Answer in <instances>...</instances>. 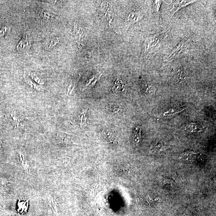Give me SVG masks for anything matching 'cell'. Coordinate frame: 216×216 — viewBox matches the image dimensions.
I'll return each mask as SVG.
<instances>
[{
  "label": "cell",
  "mask_w": 216,
  "mask_h": 216,
  "mask_svg": "<svg viewBox=\"0 0 216 216\" xmlns=\"http://www.w3.org/2000/svg\"><path fill=\"white\" fill-rule=\"evenodd\" d=\"M81 28L80 27H77V24H74V35L75 37V39L78 44H81L82 41L81 38H83V31H82Z\"/></svg>",
  "instance_id": "9c48e42d"
},
{
  "label": "cell",
  "mask_w": 216,
  "mask_h": 216,
  "mask_svg": "<svg viewBox=\"0 0 216 216\" xmlns=\"http://www.w3.org/2000/svg\"><path fill=\"white\" fill-rule=\"evenodd\" d=\"M2 141L0 140V151L2 150Z\"/></svg>",
  "instance_id": "603a6c76"
},
{
  "label": "cell",
  "mask_w": 216,
  "mask_h": 216,
  "mask_svg": "<svg viewBox=\"0 0 216 216\" xmlns=\"http://www.w3.org/2000/svg\"><path fill=\"white\" fill-rule=\"evenodd\" d=\"M167 34V33H158L153 35L151 38L146 41V51L148 52H154L155 49L160 47V42L164 40V36Z\"/></svg>",
  "instance_id": "6da1fadb"
},
{
  "label": "cell",
  "mask_w": 216,
  "mask_h": 216,
  "mask_svg": "<svg viewBox=\"0 0 216 216\" xmlns=\"http://www.w3.org/2000/svg\"><path fill=\"white\" fill-rule=\"evenodd\" d=\"M87 109L83 110L79 114V118L80 121V125L81 127L85 126L87 123Z\"/></svg>",
  "instance_id": "8fae6325"
},
{
  "label": "cell",
  "mask_w": 216,
  "mask_h": 216,
  "mask_svg": "<svg viewBox=\"0 0 216 216\" xmlns=\"http://www.w3.org/2000/svg\"><path fill=\"white\" fill-rule=\"evenodd\" d=\"M11 28V25L9 24L0 25V37L5 36L6 34L9 33Z\"/></svg>",
  "instance_id": "5bb4252c"
},
{
  "label": "cell",
  "mask_w": 216,
  "mask_h": 216,
  "mask_svg": "<svg viewBox=\"0 0 216 216\" xmlns=\"http://www.w3.org/2000/svg\"><path fill=\"white\" fill-rule=\"evenodd\" d=\"M31 40L27 35L24 36L17 45V49L19 52L28 51L31 47Z\"/></svg>",
  "instance_id": "7a4b0ae2"
},
{
  "label": "cell",
  "mask_w": 216,
  "mask_h": 216,
  "mask_svg": "<svg viewBox=\"0 0 216 216\" xmlns=\"http://www.w3.org/2000/svg\"><path fill=\"white\" fill-rule=\"evenodd\" d=\"M103 134L105 138L109 142H113L115 141V137L114 134L109 130H104L103 132Z\"/></svg>",
  "instance_id": "30bf717a"
},
{
  "label": "cell",
  "mask_w": 216,
  "mask_h": 216,
  "mask_svg": "<svg viewBox=\"0 0 216 216\" xmlns=\"http://www.w3.org/2000/svg\"><path fill=\"white\" fill-rule=\"evenodd\" d=\"M11 117H12L13 121L14 123H15V127L19 126V123H20V120H19V118L15 116V113L13 110L12 113L11 114Z\"/></svg>",
  "instance_id": "d6986e66"
},
{
  "label": "cell",
  "mask_w": 216,
  "mask_h": 216,
  "mask_svg": "<svg viewBox=\"0 0 216 216\" xmlns=\"http://www.w3.org/2000/svg\"><path fill=\"white\" fill-rule=\"evenodd\" d=\"M173 7L172 8L171 10V11L170 15L171 16V18H172L174 15L175 13L177 12L180 9L185 7L188 5L193 3V2H195V1H173Z\"/></svg>",
  "instance_id": "3957f363"
},
{
  "label": "cell",
  "mask_w": 216,
  "mask_h": 216,
  "mask_svg": "<svg viewBox=\"0 0 216 216\" xmlns=\"http://www.w3.org/2000/svg\"><path fill=\"white\" fill-rule=\"evenodd\" d=\"M162 146H163V144L160 142H158L153 146V150L154 151L158 152L160 150Z\"/></svg>",
  "instance_id": "ffe728a7"
},
{
  "label": "cell",
  "mask_w": 216,
  "mask_h": 216,
  "mask_svg": "<svg viewBox=\"0 0 216 216\" xmlns=\"http://www.w3.org/2000/svg\"><path fill=\"white\" fill-rule=\"evenodd\" d=\"M59 42L57 38H49L45 43V47L46 49H50L52 48Z\"/></svg>",
  "instance_id": "4fadbf2b"
},
{
  "label": "cell",
  "mask_w": 216,
  "mask_h": 216,
  "mask_svg": "<svg viewBox=\"0 0 216 216\" xmlns=\"http://www.w3.org/2000/svg\"><path fill=\"white\" fill-rule=\"evenodd\" d=\"M203 125L199 123H191L186 127V130L189 132H193V133L201 132L203 129Z\"/></svg>",
  "instance_id": "8992f818"
},
{
  "label": "cell",
  "mask_w": 216,
  "mask_h": 216,
  "mask_svg": "<svg viewBox=\"0 0 216 216\" xmlns=\"http://www.w3.org/2000/svg\"><path fill=\"white\" fill-rule=\"evenodd\" d=\"M162 1H153V9L154 11L157 13L159 12Z\"/></svg>",
  "instance_id": "e0dca14e"
},
{
  "label": "cell",
  "mask_w": 216,
  "mask_h": 216,
  "mask_svg": "<svg viewBox=\"0 0 216 216\" xmlns=\"http://www.w3.org/2000/svg\"><path fill=\"white\" fill-rule=\"evenodd\" d=\"M29 206V199H19L17 203V211L20 214H26Z\"/></svg>",
  "instance_id": "277c9868"
},
{
  "label": "cell",
  "mask_w": 216,
  "mask_h": 216,
  "mask_svg": "<svg viewBox=\"0 0 216 216\" xmlns=\"http://www.w3.org/2000/svg\"><path fill=\"white\" fill-rule=\"evenodd\" d=\"M126 85L121 80L117 79L114 83L113 91L114 93H120L125 91Z\"/></svg>",
  "instance_id": "5b68a950"
},
{
  "label": "cell",
  "mask_w": 216,
  "mask_h": 216,
  "mask_svg": "<svg viewBox=\"0 0 216 216\" xmlns=\"http://www.w3.org/2000/svg\"><path fill=\"white\" fill-rule=\"evenodd\" d=\"M41 16L44 20H51L54 17V16L52 14L48 12L45 11H42L41 14Z\"/></svg>",
  "instance_id": "2e32d148"
},
{
  "label": "cell",
  "mask_w": 216,
  "mask_h": 216,
  "mask_svg": "<svg viewBox=\"0 0 216 216\" xmlns=\"http://www.w3.org/2000/svg\"><path fill=\"white\" fill-rule=\"evenodd\" d=\"M32 78L36 82H37L38 83L40 84H43L45 83V81L43 79H41L38 77L37 76V75L36 74H34V73H32L31 74Z\"/></svg>",
  "instance_id": "ac0fdd59"
},
{
  "label": "cell",
  "mask_w": 216,
  "mask_h": 216,
  "mask_svg": "<svg viewBox=\"0 0 216 216\" xmlns=\"http://www.w3.org/2000/svg\"><path fill=\"white\" fill-rule=\"evenodd\" d=\"M185 108H183V109H177V108H171L168 109L167 111L164 112L163 113V115L164 116H172L173 115H175V114L181 112L183 111V110H185Z\"/></svg>",
  "instance_id": "7c38bea8"
},
{
  "label": "cell",
  "mask_w": 216,
  "mask_h": 216,
  "mask_svg": "<svg viewBox=\"0 0 216 216\" xmlns=\"http://www.w3.org/2000/svg\"><path fill=\"white\" fill-rule=\"evenodd\" d=\"M198 153L193 151H188L183 153L181 155V159L188 161H193L196 159Z\"/></svg>",
  "instance_id": "52a82bcc"
},
{
  "label": "cell",
  "mask_w": 216,
  "mask_h": 216,
  "mask_svg": "<svg viewBox=\"0 0 216 216\" xmlns=\"http://www.w3.org/2000/svg\"><path fill=\"white\" fill-rule=\"evenodd\" d=\"M177 77H178V79L179 80H182L186 78V75L184 73L183 70H181V71L178 72V73L177 74Z\"/></svg>",
  "instance_id": "7402d4cb"
},
{
  "label": "cell",
  "mask_w": 216,
  "mask_h": 216,
  "mask_svg": "<svg viewBox=\"0 0 216 216\" xmlns=\"http://www.w3.org/2000/svg\"><path fill=\"white\" fill-rule=\"evenodd\" d=\"M141 131V128L140 127H137L135 128L134 132V141L137 146L141 143L142 140Z\"/></svg>",
  "instance_id": "ba28073f"
},
{
  "label": "cell",
  "mask_w": 216,
  "mask_h": 216,
  "mask_svg": "<svg viewBox=\"0 0 216 216\" xmlns=\"http://www.w3.org/2000/svg\"><path fill=\"white\" fill-rule=\"evenodd\" d=\"M101 77V75L99 77L96 76H94L92 78L87 81V83L85 84V87H88L89 86H91V87H92V86L95 85L96 84V82L99 80Z\"/></svg>",
  "instance_id": "9a60e30c"
},
{
  "label": "cell",
  "mask_w": 216,
  "mask_h": 216,
  "mask_svg": "<svg viewBox=\"0 0 216 216\" xmlns=\"http://www.w3.org/2000/svg\"><path fill=\"white\" fill-rule=\"evenodd\" d=\"M26 81L28 84L31 86L32 87H33L34 88L37 90H40L41 88V87L40 86H37V85L34 84V83H33V82L31 81L30 80L28 79H26Z\"/></svg>",
  "instance_id": "44dd1931"
}]
</instances>
